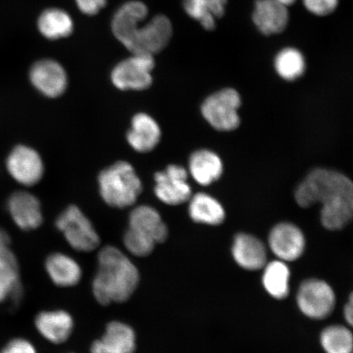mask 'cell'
I'll list each match as a JSON object with an SVG mask.
<instances>
[{
	"instance_id": "obj_1",
	"label": "cell",
	"mask_w": 353,
	"mask_h": 353,
	"mask_svg": "<svg viewBox=\"0 0 353 353\" xmlns=\"http://www.w3.org/2000/svg\"><path fill=\"white\" fill-rule=\"evenodd\" d=\"M295 200L303 208L321 204V223L328 230H341L352 219L353 185L336 171L312 170L297 188Z\"/></svg>"
},
{
	"instance_id": "obj_2",
	"label": "cell",
	"mask_w": 353,
	"mask_h": 353,
	"mask_svg": "<svg viewBox=\"0 0 353 353\" xmlns=\"http://www.w3.org/2000/svg\"><path fill=\"white\" fill-rule=\"evenodd\" d=\"M92 292L103 305L127 301L138 287L139 272L134 263L114 246H105L98 258Z\"/></svg>"
},
{
	"instance_id": "obj_3",
	"label": "cell",
	"mask_w": 353,
	"mask_h": 353,
	"mask_svg": "<svg viewBox=\"0 0 353 353\" xmlns=\"http://www.w3.org/2000/svg\"><path fill=\"white\" fill-rule=\"evenodd\" d=\"M99 192L105 203L114 208H127L135 204L143 184L130 163L119 161L101 172Z\"/></svg>"
},
{
	"instance_id": "obj_4",
	"label": "cell",
	"mask_w": 353,
	"mask_h": 353,
	"mask_svg": "<svg viewBox=\"0 0 353 353\" xmlns=\"http://www.w3.org/2000/svg\"><path fill=\"white\" fill-rule=\"evenodd\" d=\"M173 35V25L169 17L160 14L141 23L132 34L125 48L132 54L154 55L169 44Z\"/></svg>"
},
{
	"instance_id": "obj_5",
	"label": "cell",
	"mask_w": 353,
	"mask_h": 353,
	"mask_svg": "<svg viewBox=\"0 0 353 353\" xmlns=\"http://www.w3.org/2000/svg\"><path fill=\"white\" fill-rule=\"evenodd\" d=\"M56 225L69 245L79 252H90L99 245L98 232L77 206L66 208L57 218Z\"/></svg>"
},
{
	"instance_id": "obj_6",
	"label": "cell",
	"mask_w": 353,
	"mask_h": 353,
	"mask_svg": "<svg viewBox=\"0 0 353 353\" xmlns=\"http://www.w3.org/2000/svg\"><path fill=\"white\" fill-rule=\"evenodd\" d=\"M240 105L241 97L237 91L225 88L205 99L201 105V113L215 130L232 131L240 125Z\"/></svg>"
},
{
	"instance_id": "obj_7",
	"label": "cell",
	"mask_w": 353,
	"mask_h": 353,
	"mask_svg": "<svg viewBox=\"0 0 353 353\" xmlns=\"http://www.w3.org/2000/svg\"><path fill=\"white\" fill-rule=\"evenodd\" d=\"M154 56L132 54L114 66L112 72L113 85L121 90H144L152 83Z\"/></svg>"
},
{
	"instance_id": "obj_8",
	"label": "cell",
	"mask_w": 353,
	"mask_h": 353,
	"mask_svg": "<svg viewBox=\"0 0 353 353\" xmlns=\"http://www.w3.org/2000/svg\"><path fill=\"white\" fill-rule=\"evenodd\" d=\"M335 302L332 287L319 279L304 281L297 293L299 310L312 319H326L332 313Z\"/></svg>"
},
{
	"instance_id": "obj_9",
	"label": "cell",
	"mask_w": 353,
	"mask_h": 353,
	"mask_svg": "<svg viewBox=\"0 0 353 353\" xmlns=\"http://www.w3.org/2000/svg\"><path fill=\"white\" fill-rule=\"evenodd\" d=\"M154 194L169 205H179L190 200L191 187L188 183V172L183 167L171 165L154 175Z\"/></svg>"
},
{
	"instance_id": "obj_10",
	"label": "cell",
	"mask_w": 353,
	"mask_h": 353,
	"mask_svg": "<svg viewBox=\"0 0 353 353\" xmlns=\"http://www.w3.org/2000/svg\"><path fill=\"white\" fill-rule=\"evenodd\" d=\"M6 166L8 173L17 183L26 187L34 186L41 180L43 162L39 154L28 145H17L8 154Z\"/></svg>"
},
{
	"instance_id": "obj_11",
	"label": "cell",
	"mask_w": 353,
	"mask_h": 353,
	"mask_svg": "<svg viewBox=\"0 0 353 353\" xmlns=\"http://www.w3.org/2000/svg\"><path fill=\"white\" fill-rule=\"evenodd\" d=\"M29 76L32 85L48 98L60 97L68 87V74L63 66L55 60L37 61L30 68Z\"/></svg>"
},
{
	"instance_id": "obj_12",
	"label": "cell",
	"mask_w": 353,
	"mask_h": 353,
	"mask_svg": "<svg viewBox=\"0 0 353 353\" xmlns=\"http://www.w3.org/2000/svg\"><path fill=\"white\" fill-rule=\"evenodd\" d=\"M268 243L272 253L285 263L301 257L306 245L303 232L290 223L276 225L269 234Z\"/></svg>"
},
{
	"instance_id": "obj_13",
	"label": "cell",
	"mask_w": 353,
	"mask_h": 353,
	"mask_svg": "<svg viewBox=\"0 0 353 353\" xmlns=\"http://www.w3.org/2000/svg\"><path fill=\"white\" fill-rule=\"evenodd\" d=\"M252 20L259 32L267 37L281 34L289 24L288 7L277 0H256Z\"/></svg>"
},
{
	"instance_id": "obj_14",
	"label": "cell",
	"mask_w": 353,
	"mask_h": 353,
	"mask_svg": "<svg viewBox=\"0 0 353 353\" xmlns=\"http://www.w3.org/2000/svg\"><path fill=\"white\" fill-rule=\"evenodd\" d=\"M8 210L12 220L21 230H34L43 223L41 202L29 192L13 193L8 199Z\"/></svg>"
},
{
	"instance_id": "obj_15",
	"label": "cell",
	"mask_w": 353,
	"mask_h": 353,
	"mask_svg": "<svg viewBox=\"0 0 353 353\" xmlns=\"http://www.w3.org/2000/svg\"><path fill=\"white\" fill-rule=\"evenodd\" d=\"M136 335L134 330L121 321H112L103 336L92 343L91 353H135Z\"/></svg>"
},
{
	"instance_id": "obj_16",
	"label": "cell",
	"mask_w": 353,
	"mask_h": 353,
	"mask_svg": "<svg viewBox=\"0 0 353 353\" xmlns=\"http://www.w3.org/2000/svg\"><path fill=\"white\" fill-rule=\"evenodd\" d=\"M148 8L139 0H131L118 8L112 17V30L123 46L130 41L138 26L147 20Z\"/></svg>"
},
{
	"instance_id": "obj_17",
	"label": "cell",
	"mask_w": 353,
	"mask_h": 353,
	"mask_svg": "<svg viewBox=\"0 0 353 353\" xmlns=\"http://www.w3.org/2000/svg\"><path fill=\"white\" fill-rule=\"evenodd\" d=\"M161 138V128L149 114L139 113L132 118L127 140L134 151L142 153L152 152L160 143Z\"/></svg>"
},
{
	"instance_id": "obj_18",
	"label": "cell",
	"mask_w": 353,
	"mask_h": 353,
	"mask_svg": "<svg viewBox=\"0 0 353 353\" xmlns=\"http://www.w3.org/2000/svg\"><path fill=\"white\" fill-rule=\"evenodd\" d=\"M232 251L236 263L246 270H259L267 263V251L263 243L250 234H238Z\"/></svg>"
},
{
	"instance_id": "obj_19",
	"label": "cell",
	"mask_w": 353,
	"mask_h": 353,
	"mask_svg": "<svg viewBox=\"0 0 353 353\" xmlns=\"http://www.w3.org/2000/svg\"><path fill=\"white\" fill-rule=\"evenodd\" d=\"M35 326L44 339L59 344L68 341L72 333L74 322L68 312L48 311L39 313Z\"/></svg>"
},
{
	"instance_id": "obj_20",
	"label": "cell",
	"mask_w": 353,
	"mask_h": 353,
	"mask_svg": "<svg viewBox=\"0 0 353 353\" xmlns=\"http://www.w3.org/2000/svg\"><path fill=\"white\" fill-rule=\"evenodd\" d=\"M130 228L143 234L157 243H162L168 237V228L161 216L151 206L140 205L132 210Z\"/></svg>"
},
{
	"instance_id": "obj_21",
	"label": "cell",
	"mask_w": 353,
	"mask_h": 353,
	"mask_svg": "<svg viewBox=\"0 0 353 353\" xmlns=\"http://www.w3.org/2000/svg\"><path fill=\"white\" fill-rule=\"evenodd\" d=\"M223 162L217 154L209 150H199L189 161V170L192 178L202 186H208L223 174Z\"/></svg>"
},
{
	"instance_id": "obj_22",
	"label": "cell",
	"mask_w": 353,
	"mask_h": 353,
	"mask_svg": "<svg viewBox=\"0 0 353 353\" xmlns=\"http://www.w3.org/2000/svg\"><path fill=\"white\" fill-rule=\"evenodd\" d=\"M39 33L50 41L64 39L73 33L74 21L69 13L59 8L43 11L37 21Z\"/></svg>"
},
{
	"instance_id": "obj_23",
	"label": "cell",
	"mask_w": 353,
	"mask_h": 353,
	"mask_svg": "<svg viewBox=\"0 0 353 353\" xmlns=\"http://www.w3.org/2000/svg\"><path fill=\"white\" fill-rule=\"evenodd\" d=\"M46 268L52 281L61 287L76 285L81 279V266L68 254L55 253L48 256Z\"/></svg>"
},
{
	"instance_id": "obj_24",
	"label": "cell",
	"mask_w": 353,
	"mask_h": 353,
	"mask_svg": "<svg viewBox=\"0 0 353 353\" xmlns=\"http://www.w3.org/2000/svg\"><path fill=\"white\" fill-rule=\"evenodd\" d=\"M228 0H183V10L203 28L212 32L226 12Z\"/></svg>"
},
{
	"instance_id": "obj_25",
	"label": "cell",
	"mask_w": 353,
	"mask_h": 353,
	"mask_svg": "<svg viewBox=\"0 0 353 353\" xmlns=\"http://www.w3.org/2000/svg\"><path fill=\"white\" fill-rule=\"evenodd\" d=\"M190 201L189 214L194 222L217 226L225 219V211L222 205L205 193H198Z\"/></svg>"
},
{
	"instance_id": "obj_26",
	"label": "cell",
	"mask_w": 353,
	"mask_h": 353,
	"mask_svg": "<svg viewBox=\"0 0 353 353\" xmlns=\"http://www.w3.org/2000/svg\"><path fill=\"white\" fill-rule=\"evenodd\" d=\"M263 284L267 292L274 299H283L290 293V268L278 259L264 266Z\"/></svg>"
},
{
	"instance_id": "obj_27",
	"label": "cell",
	"mask_w": 353,
	"mask_h": 353,
	"mask_svg": "<svg viewBox=\"0 0 353 353\" xmlns=\"http://www.w3.org/2000/svg\"><path fill=\"white\" fill-rule=\"evenodd\" d=\"M21 294L19 264L11 250L0 255V303Z\"/></svg>"
},
{
	"instance_id": "obj_28",
	"label": "cell",
	"mask_w": 353,
	"mask_h": 353,
	"mask_svg": "<svg viewBox=\"0 0 353 353\" xmlns=\"http://www.w3.org/2000/svg\"><path fill=\"white\" fill-rule=\"evenodd\" d=\"M276 72L285 81H292L301 77L306 70L305 59L297 48L287 47L276 54Z\"/></svg>"
},
{
	"instance_id": "obj_29",
	"label": "cell",
	"mask_w": 353,
	"mask_h": 353,
	"mask_svg": "<svg viewBox=\"0 0 353 353\" xmlns=\"http://www.w3.org/2000/svg\"><path fill=\"white\" fill-rule=\"evenodd\" d=\"M321 343L325 353H352V334L346 326H328L322 331Z\"/></svg>"
},
{
	"instance_id": "obj_30",
	"label": "cell",
	"mask_w": 353,
	"mask_h": 353,
	"mask_svg": "<svg viewBox=\"0 0 353 353\" xmlns=\"http://www.w3.org/2000/svg\"><path fill=\"white\" fill-rule=\"evenodd\" d=\"M123 245L132 255L145 257L151 254L157 243L152 238L129 228L123 236Z\"/></svg>"
},
{
	"instance_id": "obj_31",
	"label": "cell",
	"mask_w": 353,
	"mask_h": 353,
	"mask_svg": "<svg viewBox=\"0 0 353 353\" xmlns=\"http://www.w3.org/2000/svg\"><path fill=\"white\" fill-rule=\"evenodd\" d=\"M339 0H303L304 8L317 17H326L333 13L339 6Z\"/></svg>"
},
{
	"instance_id": "obj_32",
	"label": "cell",
	"mask_w": 353,
	"mask_h": 353,
	"mask_svg": "<svg viewBox=\"0 0 353 353\" xmlns=\"http://www.w3.org/2000/svg\"><path fill=\"white\" fill-rule=\"evenodd\" d=\"M108 0H74L78 10L83 14L94 16L107 6Z\"/></svg>"
},
{
	"instance_id": "obj_33",
	"label": "cell",
	"mask_w": 353,
	"mask_h": 353,
	"mask_svg": "<svg viewBox=\"0 0 353 353\" xmlns=\"http://www.w3.org/2000/svg\"><path fill=\"white\" fill-rule=\"evenodd\" d=\"M0 353H37L32 343L23 339H16L7 344Z\"/></svg>"
},
{
	"instance_id": "obj_34",
	"label": "cell",
	"mask_w": 353,
	"mask_h": 353,
	"mask_svg": "<svg viewBox=\"0 0 353 353\" xmlns=\"http://www.w3.org/2000/svg\"><path fill=\"white\" fill-rule=\"evenodd\" d=\"M343 316L347 323L352 326L353 323V299L352 294L350 295V299H348V302L346 303L345 307H344Z\"/></svg>"
},
{
	"instance_id": "obj_35",
	"label": "cell",
	"mask_w": 353,
	"mask_h": 353,
	"mask_svg": "<svg viewBox=\"0 0 353 353\" xmlns=\"http://www.w3.org/2000/svg\"><path fill=\"white\" fill-rule=\"evenodd\" d=\"M10 239L8 234L0 229V255L10 250Z\"/></svg>"
},
{
	"instance_id": "obj_36",
	"label": "cell",
	"mask_w": 353,
	"mask_h": 353,
	"mask_svg": "<svg viewBox=\"0 0 353 353\" xmlns=\"http://www.w3.org/2000/svg\"><path fill=\"white\" fill-rule=\"evenodd\" d=\"M277 1H279L280 3H283L284 6L289 7L292 6V4L296 2L297 0H277Z\"/></svg>"
}]
</instances>
